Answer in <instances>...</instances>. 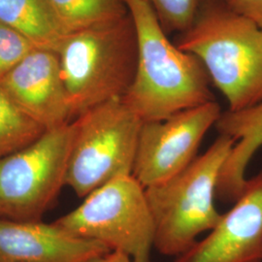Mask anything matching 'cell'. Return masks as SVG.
Returning <instances> with one entry per match:
<instances>
[{"label":"cell","mask_w":262,"mask_h":262,"mask_svg":"<svg viewBox=\"0 0 262 262\" xmlns=\"http://www.w3.org/2000/svg\"><path fill=\"white\" fill-rule=\"evenodd\" d=\"M138 40L136 72L122 97L141 121L158 122L215 101L206 69L196 56L168 39L143 0H125Z\"/></svg>","instance_id":"cell-1"},{"label":"cell","mask_w":262,"mask_h":262,"mask_svg":"<svg viewBox=\"0 0 262 262\" xmlns=\"http://www.w3.org/2000/svg\"><path fill=\"white\" fill-rule=\"evenodd\" d=\"M176 45L196 56L228 111L262 102V30L219 0H206Z\"/></svg>","instance_id":"cell-2"},{"label":"cell","mask_w":262,"mask_h":262,"mask_svg":"<svg viewBox=\"0 0 262 262\" xmlns=\"http://www.w3.org/2000/svg\"><path fill=\"white\" fill-rule=\"evenodd\" d=\"M71 120L122 98L133 82L138 40L130 13L66 36L57 51Z\"/></svg>","instance_id":"cell-3"},{"label":"cell","mask_w":262,"mask_h":262,"mask_svg":"<svg viewBox=\"0 0 262 262\" xmlns=\"http://www.w3.org/2000/svg\"><path fill=\"white\" fill-rule=\"evenodd\" d=\"M234 145L230 137L219 135L178 175L145 188L159 253L177 257L220 222L223 214L215 205L219 179Z\"/></svg>","instance_id":"cell-4"},{"label":"cell","mask_w":262,"mask_h":262,"mask_svg":"<svg viewBox=\"0 0 262 262\" xmlns=\"http://www.w3.org/2000/svg\"><path fill=\"white\" fill-rule=\"evenodd\" d=\"M66 186L81 198L123 175H132L143 122L122 98L95 106L73 121Z\"/></svg>","instance_id":"cell-5"},{"label":"cell","mask_w":262,"mask_h":262,"mask_svg":"<svg viewBox=\"0 0 262 262\" xmlns=\"http://www.w3.org/2000/svg\"><path fill=\"white\" fill-rule=\"evenodd\" d=\"M55 224L135 262H150L155 248V225L145 187L132 175L120 176L96 188Z\"/></svg>","instance_id":"cell-6"},{"label":"cell","mask_w":262,"mask_h":262,"mask_svg":"<svg viewBox=\"0 0 262 262\" xmlns=\"http://www.w3.org/2000/svg\"><path fill=\"white\" fill-rule=\"evenodd\" d=\"M73 137L72 121L0 159V219L40 221L66 186Z\"/></svg>","instance_id":"cell-7"},{"label":"cell","mask_w":262,"mask_h":262,"mask_svg":"<svg viewBox=\"0 0 262 262\" xmlns=\"http://www.w3.org/2000/svg\"><path fill=\"white\" fill-rule=\"evenodd\" d=\"M215 101L142 123L132 176L145 188L178 175L196 159L208 130L222 115Z\"/></svg>","instance_id":"cell-8"},{"label":"cell","mask_w":262,"mask_h":262,"mask_svg":"<svg viewBox=\"0 0 262 262\" xmlns=\"http://www.w3.org/2000/svg\"><path fill=\"white\" fill-rule=\"evenodd\" d=\"M234 202L204 239L174 262H261L262 171L247 181Z\"/></svg>","instance_id":"cell-9"},{"label":"cell","mask_w":262,"mask_h":262,"mask_svg":"<svg viewBox=\"0 0 262 262\" xmlns=\"http://www.w3.org/2000/svg\"><path fill=\"white\" fill-rule=\"evenodd\" d=\"M0 89L46 130L72 122L56 52L33 50L3 78Z\"/></svg>","instance_id":"cell-10"},{"label":"cell","mask_w":262,"mask_h":262,"mask_svg":"<svg viewBox=\"0 0 262 262\" xmlns=\"http://www.w3.org/2000/svg\"><path fill=\"white\" fill-rule=\"evenodd\" d=\"M108 252L55 223L0 219V262H89Z\"/></svg>","instance_id":"cell-11"},{"label":"cell","mask_w":262,"mask_h":262,"mask_svg":"<svg viewBox=\"0 0 262 262\" xmlns=\"http://www.w3.org/2000/svg\"><path fill=\"white\" fill-rule=\"evenodd\" d=\"M215 126L220 135L235 141L221 172L216 195L222 200L235 201L248 181L245 176L247 166L262 146V102L237 112L226 110Z\"/></svg>","instance_id":"cell-12"},{"label":"cell","mask_w":262,"mask_h":262,"mask_svg":"<svg viewBox=\"0 0 262 262\" xmlns=\"http://www.w3.org/2000/svg\"><path fill=\"white\" fill-rule=\"evenodd\" d=\"M0 24L40 50L57 53L66 38L48 0H0Z\"/></svg>","instance_id":"cell-13"},{"label":"cell","mask_w":262,"mask_h":262,"mask_svg":"<svg viewBox=\"0 0 262 262\" xmlns=\"http://www.w3.org/2000/svg\"><path fill=\"white\" fill-rule=\"evenodd\" d=\"M64 36L126 16L125 0H48Z\"/></svg>","instance_id":"cell-14"},{"label":"cell","mask_w":262,"mask_h":262,"mask_svg":"<svg viewBox=\"0 0 262 262\" xmlns=\"http://www.w3.org/2000/svg\"><path fill=\"white\" fill-rule=\"evenodd\" d=\"M45 131L0 89V159L26 148Z\"/></svg>","instance_id":"cell-15"},{"label":"cell","mask_w":262,"mask_h":262,"mask_svg":"<svg viewBox=\"0 0 262 262\" xmlns=\"http://www.w3.org/2000/svg\"><path fill=\"white\" fill-rule=\"evenodd\" d=\"M155 12L163 30L182 34L192 26L206 0H143Z\"/></svg>","instance_id":"cell-16"},{"label":"cell","mask_w":262,"mask_h":262,"mask_svg":"<svg viewBox=\"0 0 262 262\" xmlns=\"http://www.w3.org/2000/svg\"><path fill=\"white\" fill-rule=\"evenodd\" d=\"M35 49L19 32L0 24V82Z\"/></svg>","instance_id":"cell-17"},{"label":"cell","mask_w":262,"mask_h":262,"mask_svg":"<svg viewBox=\"0 0 262 262\" xmlns=\"http://www.w3.org/2000/svg\"><path fill=\"white\" fill-rule=\"evenodd\" d=\"M228 9L253 23L262 30V0H219Z\"/></svg>","instance_id":"cell-18"},{"label":"cell","mask_w":262,"mask_h":262,"mask_svg":"<svg viewBox=\"0 0 262 262\" xmlns=\"http://www.w3.org/2000/svg\"><path fill=\"white\" fill-rule=\"evenodd\" d=\"M89 262H135L128 255L120 252L111 251L108 253H104L95 258H93Z\"/></svg>","instance_id":"cell-19"}]
</instances>
